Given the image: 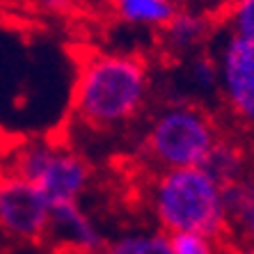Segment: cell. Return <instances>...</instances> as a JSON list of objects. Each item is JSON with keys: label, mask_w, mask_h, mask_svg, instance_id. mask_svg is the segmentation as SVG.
Returning a JSON list of instances; mask_svg holds the SVG:
<instances>
[{"label": "cell", "mask_w": 254, "mask_h": 254, "mask_svg": "<svg viewBox=\"0 0 254 254\" xmlns=\"http://www.w3.org/2000/svg\"><path fill=\"white\" fill-rule=\"evenodd\" d=\"M154 73L147 58L122 51H92L78 60L69 115L76 128L115 135L147 117Z\"/></svg>", "instance_id": "1"}, {"label": "cell", "mask_w": 254, "mask_h": 254, "mask_svg": "<svg viewBox=\"0 0 254 254\" xmlns=\"http://www.w3.org/2000/svg\"><path fill=\"white\" fill-rule=\"evenodd\" d=\"M135 158L151 172L201 167L225 133L220 119L201 101L170 96L140 122Z\"/></svg>", "instance_id": "2"}, {"label": "cell", "mask_w": 254, "mask_h": 254, "mask_svg": "<svg viewBox=\"0 0 254 254\" xmlns=\"http://www.w3.org/2000/svg\"><path fill=\"white\" fill-rule=\"evenodd\" d=\"M144 206L154 227L165 234L201 231L231 241L222 186L204 167L151 172L144 186Z\"/></svg>", "instance_id": "3"}, {"label": "cell", "mask_w": 254, "mask_h": 254, "mask_svg": "<svg viewBox=\"0 0 254 254\" xmlns=\"http://www.w3.org/2000/svg\"><path fill=\"white\" fill-rule=\"evenodd\" d=\"M0 174L32 184L51 206L83 201L94 186V163L69 142L55 137H18L0 154Z\"/></svg>", "instance_id": "4"}, {"label": "cell", "mask_w": 254, "mask_h": 254, "mask_svg": "<svg viewBox=\"0 0 254 254\" xmlns=\"http://www.w3.org/2000/svg\"><path fill=\"white\" fill-rule=\"evenodd\" d=\"M218 62V101L241 130L254 133V42L227 32L213 51Z\"/></svg>", "instance_id": "5"}, {"label": "cell", "mask_w": 254, "mask_h": 254, "mask_svg": "<svg viewBox=\"0 0 254 254\" xmlns=\"http://www.w3.org/2000/svg\"><path fill=\"white\" fill-rule=\"evenodd\" d=\"M48 199L23 179L0 174V236L16 245H46Z\"/></svg>", "instance_id": "6"}, {"label": "cell", "mask_w": 254, "mask_h": 254, "mask_svg": "<svg viewBox=\"0 0 254 254\" xmlns=\"http://www.w3.org/2000/svg\"><path fill=\"white\" fill-rule=\"evenodd\" d=\"M106 231L83 201H64L51 206L46 245L51 252H80L106 248Z\"/></svg>", "instance_id": "7"}, {"label": "cell", "mask_w": 254, "mask_h": 254, "mask_svg": "<svg viewBox=\"0 0 254 254\" xmlns=\"http://www.w3.org/2000/svg\"><path fill=\"white\" fill-rule=\"evenodd\" d=\"M215 21L204 9H181L170 18V23L158 30V44L163 53L170 58L184 60L188 55L197 53L213 39Z\"/></svg>", "instance_id": "8"}, {"label": "cell", "mask_w": 254, "mask_h": 254, "mask_svg": "<svg viewBox=\"0 0 254 254\" xmlns=\"http://www.w3.org/2000/svg\"><path fill=\"white\" fill-rule=\"evenodd\" d=\"M201 167L211 174L220 186H229V184H238L248 177L250 172L254 170L250 163V154L248 147L231 133H222L220 140L213 144V149L208 151L206 160L201 163Z\"/></svg>", "instance_id": "9"}, {"label": "cell", "mask_w": 254, "mask_h": 254, "mask_svg": "<svg viewBox=\"0 0 254 254\" xmlns=\"http://www.w3.org/2000/svg\"><path fill=\"white\" fill-rule=\"evenodd\" d=\"M113 16L135 30H163L177 14V0H108Z\"/></svg>", "instance_id": "10"}, {"label": "cell", "mask_w": 254, "mask_h": 254, "mask_svg": "<svg viewBox=\"0 0 254 254\" xmlns=\"http://www.w3.org/2000/svg\"><path fill=\"white\" fill-rule=\"evenodd\" d=\"M231 222V241L254 245V170L238 184L222 186Z\"/></svg>", "instance_id": "11"}, {"label": "cell", "mask_w": 254, "mask_h": 254, "mask_svg": "<svg viewBox=\"0 0 254 254\" xmlns=\"http://www.w3.org/2000/svg\"><path fill=\"white\" fill-rule=\"evenodd\" d=\"M108 254H172L170 236L158 227H130L108 236Z\"/></svg>", "instance_id": "12"}, {"label": "cell", "mask_w": 254, "mask_h": 254, "mask_svg": "<svg viewBox=\"0 0 254 254\" xmlns=\"http://www.w3.org/2000/svg\"><path fill=\"white\" fill-rule=\"evenodd\" d=\"M181 64H184L186 83H188V87L192 89L190 99L218 94V62H215L213 51L201 48V51H197V53H192V55L181 60Z\"/></svg>", "instance_id": "13"}, {"label": "cell", "mask_w": 254, "mask_h": 254, "mask_svg": "<svg viewBox=\"0 0 254 254\" xmlns=\"http://www.w3.org/2000/svg\"><path fill=\"white\" fill-rule=\"evenodd\" d=\"M170 236L172 254H227L231 241L218 236H208L201 231H179Z\"/></svg>", "instance_id": "14"}, {"label": "cell", "mask_w": 254, "mask_h": 254, "mask_svg": "<svg viewBox=\"0 0 254 254\" xmlns=\"http://www.w3.org/2000/svg\"><path fill=\"white\" fill-rule=\"evenodd\" d=\"M225 30L254 42V0H231L227 7Z\"/></svg>", "instance_id": "15"}, {"label": "cell", "mask_w": 254, "mask_h": 254, "mask_svg": "<svg viewBox=\"0 0 254 254\" xmlns=\"http://www.w3.org/2000/svg\"><path fill=\"white\" fill-rule=\"evenodd\" d=\"M32 2L42 14L53 18H71L83 9L76 0H32Z\"/></svg>", "instance_id": "16"}, {"label": "cell", "mask_w": 254, "mask_h": 254, "mask_svg": "<svg viewBox=\"0 0 254 254\" xmlns=\"http://www.w3.org/2000/svg\"><path fill=\"white\" fill-rule=\"evenodd\" d=\"M227 254H254V245H248V243H234V241H231Z\"/></svg>", "instance_id": "17"}, {"label": "cell", "mask_w": 254, "mask_h": 254, "mask_svg": "<svg viewBox=\"0 0 254 254\" xmlns=\"http://www.w3.org/2000/svg\"><path fill=\"white\" fill-rule=\"evenodd\" d=\"M80 7H89V9H99V7H108V0H76Z\"/></svg>", "instance_id": "18"}, {"label": "cell", "mask_w": 254, "mask_h": 254, "mask_svg": "<svg viewBox=\"0 0 254 254\" xmlns=\"http://www.w3.org/2000/svg\"><path fill=\"white\" fill-rule=\"evenodd\" d=\"M55 254H108L106 248H99V250H80V252H55Z\"/></svg>", "instance_id": "19"}]
</instances>
